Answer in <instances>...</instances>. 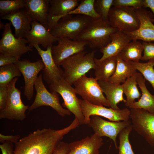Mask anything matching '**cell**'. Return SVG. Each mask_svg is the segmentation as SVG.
I'll return each mask as SVG.
<instances>
[{"label":"cell","mask_w":154,"mask_h":154,"mask_svg":"<svg viewBox=\"0 0 154 154\" xmlns=\"http://www.w3.org/2000/svg\"><path fill=\"white\" fill-rule=\"evenodd\" d=\"M79 125L75 118L68 126L61 129H38L15 144L14 154H52L64 136Z\"/></svg>","instance_id":"6da1fadb"},{"label":"cell","mask_w":154,"mask_h":154,"mask_svg":"<svg viewBox=\"0 0 154 154\" xmlns=\"http://www.w3.org/2000/svg\"><path fill=\"white\" fill-rule=\"evenodd\" d=\"M95 52L94 50L87 53L84 51L65 59L61 65L64 69V79L72 85L90 70L95 69Z\"/></svg>","instance_id":"7a4b0ae2"},{"label":"cell","mask_w":154,"mask_h":154,"mask_svg":"<svg viewBox=\"0 0 154 154\" xmlns=\"http://www.w3.org/2000/svg\"><path fill=\"white\" fill-rule=\"evenodd\" d=\"M117 31L109 22L100 18H92L77 40L86 42L91 48L100 49L110 42V36Z\"/></svg>","instance_id":"3957f363"},{"label":"cell","mask_w":154,"mask_h":154,"mask_svg":"<svg viewBox=\"0 0 154 154\" xmlns=\"http://www.w3.org/2000/svg\"><path fill=\"white\" fill-rule=\"evenodd\" d=\"M65 16L58 21L49 31L54 36L58 38H66L77 40L92 18L81 15Z\"/></svg>","instance_id":"277c9868"},{"label":"cell","mask_w":154,"mask_h":154,"mask_svg":"<svg viewBox=\"0 0 154 154\" xmlns=\"http://www.w3.org/2000/svg\"><path fill=\"white\" fill-rule=\"evenodd\" d=\"M108 20L113 28L123 32L134 31L140 25L136 9L132 7H113L109 11Z\"/></svg>","instance_id":"5b68a950"},{"label":"cell","mask_w":154,"mask_h":154,"mask_svg":"<svg viewBox=\"0 0 154 154\" xmlns=\"http://www.w3.org/2000/svg\"><path fill=\"white\" fill-rule=\"evenodd\" d=\"M18 77L8 85V96L6 107L0 111V119L23 121L26 117L25 112L29 106L25 105L21 98V92L15 87Z\"/></svg>","instance_id":"8992f818"},{"label":"cell","mask_w":154,"mask_h":154,"mask_svg":"<svg viewBox=\"0 0 154 154\" xmlns=\"http://www.w3.org/2000/svg\"><path fill=\"white\" fill-rule=\"evenodd\" d=\"M36 94L32 105L28 110L31 111L42 106H49L54 109L61 117L70 115L71 113L64 108L60 104L58 93L49 92L43 83L41 74L38 77L35 84Z\"/></svg>","instance_id":"52a82bcc"},{"label":"cell","mask_w":154,"mask_h":154,"mask_svg":"<svg viewBox=\"0 0 154 154\" xmlns=\"http://www.w3.org/2000/svg\"><path fill=\"white\" fill-rule=\"evenodd\" d=\"M73 84L76 94L80 96L83 100L93 105L110 107L98 81L95 78L88 77L84 75L79 78Z\"/></svg>","instance_id":"ba28073f"},{"label":"cell","mask_w":154,"mask_h":154,"mask_svg":"<svg viewBox=\"0 0 154 154\" xmlns=\"http://www.w3.org/2000/svg\"><path fill=\"white\" fill-rule=\"evenodd\" d=\"M64 79L50 85L51 92L60 94L64 100L63 105L74 115L80 125L84 124V117L82 112L79 99L76 96L74 88Z\"/></svg>","instance_id":"9c48e42d"},{"label":"cell","mask_w":154,"mask_h":154,"mask_svg":"<svg viewBox=\"0 0 154 154\" xmlns=\"http://www.w3.org/2000/svg\"><path fill=\"white\" fill-rule=\"evenodd\" d=\"M11 23H7L0 40V53L15 57L18 60L24 54L32 50V47L27 45V39L23 38H16L12 32Z\"/></svg>","instance_id":"30bf717a"},{"label":"cell","mask_w":154,"mask_h":154,"mask_svg":"<svg viewBox=\"0 0 154 154\" xmlns=\"http://www.w3.org/2000/svg\"><path fill=\"white\" fill-rule=\"evenodd\" d=\"M130 111L133 129L154 147V114L142 109L131 108Z\"/></svg>","instance_id":"8fae6325"},{"label":"cell","mask_w":154,"mask_h":154,"mask_svg":"<svg viewBox=\"0 0 154 154\" xmlns=\"http://www.w3.org/2000/svg\"><path fill=\"white\" fill-rule=\"evenodd\" d=\"M79 101L81 111L84 117V124H88L90 116L92 115L103 117L112 121L129 120L130 111L127 108L115 110L103 106L91 104L83 99H79Z\"/></svg>","instance_id":"7c38bea8"},{"label":"cell","mask_w":154,"mask_h":154,"mask_svg":"<svg viewBox=\"0 0 154 154\" xmlns=\"http://www.w3.org/2000/svg\"><path fill=\"white\" fill-rule=\"evenodd\" d=\"M131 124L129 120L122 121H106L99 116L92 115L90 116L88 126L91 127L94 133L101 137L106 136L114 142L116 149L117 147L116 138L117 135L124 128Z\"/></svg>","instance_id":"4fadbf2b"},{"label":"cell","mask_w":154,"mask_h":154,"mask_svg":"<svg viewBox=\"0 0 154 154\" xmlns=\"http://www.w3.org/2000/svg\"><path fill=\"white\" fill-rule=\"evenodd\" d=\"M23 75L25 86L24 94L28 100L32 98L35 83L39 72L44 69V65L42 60L34 62L27 59L18 60L15 64Z\"/></svg>","instance_id":"5bb4252c"},{"label":"cell","mask_w":154,"mask_h":154,"mask_svg":"<svg viewBox=\"0 0 154 154\" xmlns=\"http://www.w3.org/2000/svg\"><path fill=\"white\" fill-rule=\"evenodd\" d=\"M136 11L140 21L139 28L133 32L124 33L130 40H140L147 42L154 41L153 14L144 8L136 9Z\"/></svg>","instance_id":"9a60e30c"},{"label":"cell","mask_w":154,"mask_h":154,"mask_svg":"<svg viewBox=\"0 0 154 154\" xmlns=\"http://www.w3.org/2000/svg\"><path fill=\"white\" fill-rule=\"evenodd\" d=\"M57 42V45L52 46L51 52L55 63L59 66L66 59L84 51L87 45L85 42L72 40L66 38H58Z\"/></svg>","instance_id":"2e32d148"},{"label":"cell","mask_w":154,"mask_h":154,"mask_svg":"<svg viewBox=\"0 0 154 154\" xmlns=\"http://www.w3.org/2000/svg\"><path fill=\"white\" fill-rule=\"evenodd\" d=\"M49 0H26L25 9L33 21H37L49 31L55 23L49 13Z\"/></svg>","instance_id":"e0dca14e"},{"label":"cell","mask_w":154,"mask_h":154,"mask_svg":"<svg viewBox=\"0 0 154 154\" xmlns=\"http://www.w3.org/2000/svg\"><path fill=\"white\" fill-rule=\"evenodd\" d=\"M49 46L44 50L38 45H35L33 47L37 50L42 58L44 67L43 71V78L45 81L50 84L59 80L64 79V71L55 63L53 59L51 47Z\"/></svg>","instance_id":"ac0fdd59"},{"label":"cell","mask_w":154,"mask_h":154,"mask_svg":"<svg viewBox=\"0 0 154 154\" xmlns=\"http://www.w3.org/2000/svg\"><path fill=\"white\" fill-rule=\"evenodd\" d=\"M29 46L32 48L35 44H40L44 48L52 46L58 38L53 35L43 25L36 21H33L31 29L25 36Z\"/></svg>","instance_id":"d6986e66"},{"label":"cell","mask_w":154,"mask_h":154,"mask_svg":"<svg viewBox=\"0 0 154 154\" xmlns=\"http://www.w3.org/2000/svg\"><path fill=\"white\" fill-rule=\"evenodd\" d=\"M103 144L102 138L94 133L69 143L70 151L67 154H99V149Z\"/></svg>","instance_id":"ffe728a7"},{"label":"cell","mask_w":154,"mask_h":154,"mask_svg":"<svg viewBox=\"0 0 154 154\" xmlns=\"http://www.w3.org/2000/svg\"><path fill=\"white\" fill-rule=\"evenodd\" d=\"M2 19L9 21L15 29L14 36L17 38H25L31 29L33 21L25 8L1 17Z\"/></svg>","instance_id":"44dd1931"},{"label":"cell","mask_w":154,"mask_h":154,"mask_svg":"<svg viewBox=\"0 0 154 154\" xmlns=\"http://www.w3.org/2000/svg\"><path fill=\"white\" fill-rule=\"evenodd\" d=\"M111 41L106 46L100 49L103 54L100 59L94 58L95 64L105 59L113 56H116L125 46L131 40L128 35L124 32L117 31L110 36Z\"/></svg>","instance_id":"7402d4cb"},{"label":"cell","mask_w":154,"mask_h":154,"mask_svg":"<svg viewBox=\"0 0 154 154\" xmlns=\"http://www.w3.org/2000/svg\"><path fill=\"white\" fill-rule=\"evenodd\" d=\"M98 82L102 91L106 96L110 107L115 110H120L117 106V104L122 101L125 103L126 102L123 97L122 85L106 81L98 80Z\"/></svg>","instance_id":"603a6c76"},{"label":"cell","mask_w":154,"mask_h":154,"mask_svg":"<svg viewBox=\"0 0 154 154\" xmlns=\"http://www.w3.org/2000/svg\"><path fill=\"white\" fill-rule=\"evenodd\" d=\"M145 79L140 72L137 74L136 80L142 92V95L138 101H135L129 106L130 108L142 109L154 114V95L147 90Z\"/></svg>","instance_id":"cb8c5ba5"},{"label":"cell","mask_w":154,"mask_h":154,"mask_svg":"<svg viewBox=\"0 0 154 154\" xmlns=\"http://www.w3.org/2000/svg\"><path fill=\"white\" fill-rule=\"evenodd\" d=\"M79 0H49V13L55 23L79 5Z\"/></svg>","instance_id":"d4e9b609"},{"label":"cell","mask_w":154,"mask_h":154,"mask_svg":"<svg viewBox=\"0 0 154 154\" xmlns=\"http://www.w3.org/2000/svg\"><path fill=\"white\" fill-rule=\"evenodd\" d=\"M117 61L115 71L108 81L116 84H120L121 83H124L127 78L137 72L136 68L131 61L123 60L117 56Z\"/></svg>","instance_id":"484cf974"},{"label":"cell","mask_w":154,"mask_h":154,"mask_svg":"<svg viewBox=\"0 0 154 154\" xmlns=\"http://www.w3.org/2000/svg\"><path fill=\"white\" fill-rule=\"evenodd\" d=\"M117 56L107 58L96 63L95 78L98 81H108L114 74L117 66Z\"/></svg>","instance_id":"4316f807"},{"label":"cell","mask_w":154,"mask_h":154,"mask_svg":"<svg viewBox=\"0 0 154 154\" xmlns=\"http://www.w3.org/2000/svg\"><path fill=\"white\" fill-rule=\"evenodd\" d=\"M143 50L141 43L137 40H132L125 46L117 56L125 61L138 62L141 59Z\"/></svg>","instance_id":"83f0119b"},{"label":"cell","mask_w":154,"mask_h":154,"mask_svg":"<svg viewBox=\"0 0 154 154\" xmlns=\"http://www.w3.org/2000/svg\"><path fill=\"white\" fill-rule=\"evenodd\" d=\"M137 73L127 78L122 84L123 93L126 97L125 105L127 107H129L135 101L136 99L139 98L141 96L137 86V84L136 80Z\"/></svg>","instance_id":"f1b7e54d"},{"label":"cell","mask_w":154,"mask_h":154,"mask_svg":"<svg viewBox=\"0 0 154 154\" xmlns=\"http://www.w3.org/2000/svg\"><path fill=\"white\" fill-rule=\"evenodd\" d=\"M95 0H80L79 5L74 10L67 13L68 15H81L87 16L92 18H100L94 8Z\"/></svg>","instance_id":"f546056e"},{"label":"cell","mask_w":154,"mask_h":154,"mask_svg":"<svg viewBox=\"0 0 154 154\" xmlns=\"http://www.w3.org/2000/svg\"><path fill=\"white\" fill-rule=\"evenodd\" d=\"M21 73L15 64L0 67V85L7 86L13 79L21 75Z\"/></svg>","instance_id":"4dcf8cb0"},{"label":"cell","mask_w":154,"mask_h":154,"mask_svg":"<svg viewBox=\"0 0 154 154\" xmlns=\"http://www.w3.org/2000/svg\"><path fill=\"white\" fill-rule=\"evenodd\" d=\"M131 62L145 79L150 82L154 91V59H150L145 63Z\"/></svg>","instance_id":"1f68e13d"},{"label":"cell","mask_w":154,"mask_h":154,"mask_svg":"<svg viewBox=\"0 0 154 154\" xmlns=\"http://www.w3.org/2000/svg\"><path fill=\"white\" fill-rule=\"evenodd\" d=\"M26 0H0V16L9 15L25 8Z\"/></svg>","instance_id":"d6a6232c"},{"label":"cell","mask_w":154,"mask_h":154,"mask_svg":"<svg viewBox=\"0 0 154 154\" xmlns=\"http://www.w3.org/2000/svg\"><path fill=\"white\" fill-rule=\"evenodd\" d=\"M132 129L131 123L119 133L118 154H135L132 149L129 139V134Z\"/></svg>","instance_id":"836d02e7"},{"label":"cell","mask_w":154,"mask_h":154,"mask_svg":"<svg viewBox=\"0 0 154 154\" xmlns=\"http://www.w3.org/2000/svg\"><path fill=\"white\" fill-rule=\"evenodd\" d=\"M113 0H95L94 8L100 18L106 21L109 22L108 15L112 6Z\"/></svg>","instance_id":"e575fe53"},{"label":"cell","mask_w":154,"mask_h":154,"mask_svg":"<svg viewBox=\"0 0 154 154\" xmlns=\"http://www.w3.org/2000/svg\"><path fill=\"white\" fill-rule=\"evenodd\" d=\"M144 0H113L114 7H132L136 9L143 8Z\"/></svg>","instance_id":"d590c367"},{"label":"cell","mask_w":154,"mask_h":154,"mask_svg":"<svg viewBox=\"0 0 154 154\" xmlns=\"http://www.w3.org/2000/svg\"><path fill=\"white\" fill-rule=\"evenodd\" d=\"M142 44L143 48V55L141 60L147 61L154 59V43L144 42Z\"/></svg>","instance_id":"8d00e7d4"},{"label":"cell","mask_w":154,"mask_h":154,"mask_svg":"<svg viewBox=\"0 0 154 154\" xmlns=\"http://www.w3.org/2000/svg\"><path fill=\"white\" fill-rule=\"evenodd\" d=\"M8 96L7 86L0 85V111L6 107Z\"/></svg>","instance_id":"74e56055"},{"label":"cell","mask_w":154,"mask_h":154,"mask_svg":"<svg viewBox=\"0 0 154 154\" xmlns=\"http://www.w3.org/2000/svg\"><path fill=\"white\" fill-rule=\"evenodd\" d=\"M70 151L69 144L63 141H60L52 154H67Z\"/></svg>","instance_id":"f35d334b"},{"label":"cell","mask_w":154,"mask_h":154,"mask_svg":"<svg viewBox=\"0 0 154 154\" xmlns=\"http://www.w3.org/2000/svg\"><path fill=\"white\" fill-rule=\"evenodd\" d=\"M13 143L9 141H5L0 145V149L2 154H14Z\"/></svg>","instance_id":"ab89813d"},{"label":"cell","mask_w":154,"mask_h":154,"mask_svg":"<svg viewBox=\"0 0 154 154\" xmlns=\"http://www.w3.org/2000/svg\"><path fill=\"white\" fill-rule=\"evenodd\" d=\"M14 57L5 55L0 53V66L15 64L18 60Z\"/></svg>","instance_id":"60d3db41"},{"label":"cell","mask_w":154,"mask_h":154,"mask_svg":"<svg viewBox=\"0 0 154 154\" xmlns=\"http://www.w3.org/2000/svg\"><path fill=\"white\" fill-rule=\"evenodd\" d=\"M20 136L17 135H5L0 133V142L3 143L5 141H9L15 144L20 139Z\"/></svg>","instance_id":"b9f144b4"},{"label":"cell","mask_w":154,"mask_h":154,"mask_svg":"<svg viewBox=\"0 0 154 154\" xmlns=\"http://www.w3.org/2000/svg\"><path fill=\"white\" fill-rule=\"evenodd\" d=\"M149 8L154 15V0H144L143 8Z\"/></svg>","instance_id":"7bdbcfd3"},{"label":"cell","mask_w":154,"mask_h":154,"mask_svg":"<svg viewBox=\"0 0 154 154\" xmlns=\"http://www.w3.org/2000/svg\"><path fill=\"white\" fill-rule=\"evenodd\" d=\"M5 27V25L1 21L0 22V28L1 29H4Z\"/></svg>","instance_id":"ee69618b"}]
</instances>
